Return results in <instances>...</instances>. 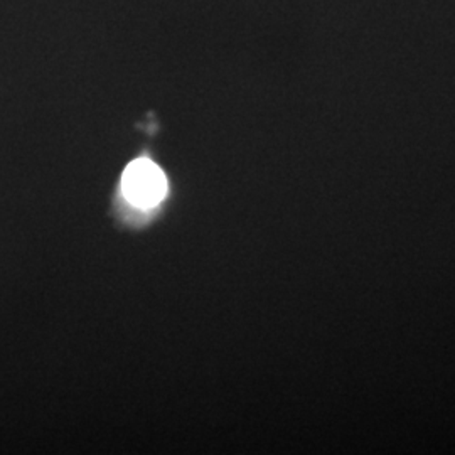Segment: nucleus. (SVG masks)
<instances>
[{
  "instance_id": "nucleus-1",
  "label": "nucleus",
  "mask_w": 455,
  "mask_h": 455,
  "mask_svg": "<svg viewBox=\"0 0 455 455\" xmlns=\"http://www.w3.org/2000/svg\"><path fill=\"white\" fill-rule=\"evenodd\" d=\"M165 178L163 171L150 161L132 163L124 174V191L132 203L152 206L165 195Z\"/></svg>"
}]
</instances>
